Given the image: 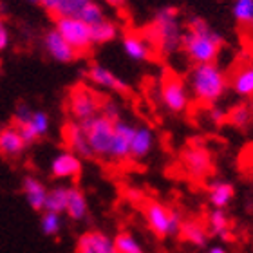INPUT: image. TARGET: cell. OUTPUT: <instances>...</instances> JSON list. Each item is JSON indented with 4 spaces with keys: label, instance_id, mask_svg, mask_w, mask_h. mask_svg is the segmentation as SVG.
I'll use <instances>...</instances> for the list:
<instances>
[{
    "label": "cell",
    "instance_id": "cell-35",
    "mask_svg": "<svg viewBox=\"0 0 253 253\" xmlns=\"http://www.w3.org/2000/svg\"><path fill=\"white\" fill-rule=\"evenodd\" d=\"M16 128H18V132H20V136L24 137V141L27 143V145H33V143H37L38 139H40V134L37 132V128L31 125V123H20V125H15Z\"/></svg>",
    "mask_w": 253,
    "mask_h": 253
},
{
    "label": "cell",
    "instance_id": "cell-24",
    "mask_svg": "<svg viewBox=\"0 0 253 253\" xmlns=\"http://www.w3.org/2000/svg\"><path fill=\"white\" fill-rule=\"evenodd\" d=\"M235 197V190L228 181H213L208 188V199L213 208H226Z\"/></svg>",
    "mask_w": 253,
    "mask_h": 253
},
{
    "label": "cell",
    "instance_id": "cell-21",
    "mask_svg": "<svg viewBox=\"0 0 253 253\" xmlns=\"http://www.w3.org/2000/svg\"><path fill=\"white\" fill-rule=\"evenodd\" d=\"M179 237L186 243H190L192 246H197V248H205L208 244V239H210V233H208V228L205 224H201L199 221H183L179 230Z\"/></svg>",
    "mask_w": 253,
    "mask_h": 253
},
{
    "label": "cell",
    "instance_id": "cell-5",
    "mask_svg": "<svg viewBox=\"0 0 253 253\" xmlns=\"http://www.w3.org/2000/svg\"><path fill=\"white\" fill-rule=\"evenodd\" d=\"M87 139H89V147L94 154V158H111V147H112V136H114V122L109 118L92 116L89 120L82 122Z\"/></svg>",
    "mask_w": 253,
    "mask_h": 253
},
{
    "label": "cell",
    "instance_id": "cell-11",
    "mask_svg": "<svg viewBox=\"0 0 253 253\" xmlns=\"http://www.w3.org/2000/svg\"><path fill=\"white\" fill-rule=\"evenodd\" d=\"M122 45L126 56L130 60H134V62H148L156 54V49H154V45L150 43V40H148L147 35L143 31L126 33L122 40Z\"/></svg>",
    "mask_w": 253,
    "mask_h": 253
},
{
    "label": "cell",
    "instance_id": "cell-1",
    "mask_svg": "<svg viewBox=\"0 0 253 253\" xmlns=\"http://www.w3.org/2000/svg\"><path fill=\"white\" fill-rule=\"evenodd\" d=\"M222 47V37L213 31L208 22L203 18H190L186 24V31L183 33L181 49L185 51L194 63H211L215 62Z\"/></svg>",
    "mask_w": 253,
    "mask_h": 253
},
{
    "label": "cell",
    "instance_id": "cell-9",
    "mask_svg": "<svg viewBox=\"0 0 253 253\" xmlns=\"http://www.w3.org/2000/svg\"><path fill=\"white\" fill-rule=\"evenodd\" d=\"M181 161H183L186 174L192 175L194 179H205L213 167L210 152L201 145H190L188 148H185L181 154Z\"/></svg>",
    "mask_w": 253,
    "mask_h": 253
},
{
    "label": "cell",
    "instance_id": "cell-15",
    "mask_svg": "<svg viewBox=\"0 0 253 253\" xmlns=\"http://www.w3.org/2000/svg\"><path fill=\"white\" fill-rule=\"evenodd\" d=\"M82 174V158L71 150H63L51 161V175L54 179H78Z\"/></svg>",
    "mask_w": 253,
    "mask_h": 253
},
{
    "label": "cell",
    "instance_id": "cell-38",
    "mask_svg": "<svg viewBox=\"0 0 253 253\" xmlns=\"http://www.w3.org/2000/svg\"><path fill=\"white\" fill-rule=\"evenodd\" d=\"M9 45V29L5 26V22L0 18V51H5Z\"/></svg>",
    "mask_w": 253,
    "mask_h": 253
},
{
    "label": "cell",
    "instance_id": "cell-25",
    "mask_svg": "<svg viewBox=\"0 0 253 253\" xmlns=\"http://www.w3.org/2000/svg\"><path fill=\"white\" fill-rule=\"evenodd\" d=\"M67 201H69V186H56V188L49 190L47 199L43 211H54V213H65L67 211Z\"/></svg>",
    "mask_w": 253,
    "mask_h": 253
},
{
    "label": "cell",
    "instance_id": "cell-13",
    "mask_svg": "<svg viewBox=\"0 0 253 253\" xmlns=\"http://www.w3.org/2000/svg\"><path fill=\"white\" fill-rule=\"evenodd\" d=\"M43 47H45V51H47V54L51 58L60 63H73L74 60L80 56V54L71 47V43H69L54 27L49 29V31L43 35Z\"/></svg>",
    "mask_w": 253,
    "mask_h": 253
},
{
    "label": "cell",
    "instance_id": "cell-26",
    "mask_svg": "<svg viewBox=\"0 0 253 253\" xmlns=\"http://www.w3.org/2000/svg\"><path fill=\"white\" fill-rule=\"evenodd\" d=\"M92 0H58V4L54 7L53 16L54 18H80L82 13L85 11V7L90 4Z\"/></svg>",
    "mask_w": 253,
    "mask_h": 253
},
{
    "label": "cell",
    "instance_id": "cell-33",
    "mask_svg": "<svg viewBox=\"0 0 253 253\" xmlns=\"http://www.w3.org/2000/svg\"><path fill=\"white\" fill-rule=\"evenodd\" d=\"M29 123L37 128V132L40 134V137L45 136V134L49 132V126H51L49 116L43 111H33V116H31V120H29Z\"/></svg>",
    "mask_w": 253,
    "mask_h": 253
},
{
    "label": "cell",
    "instance_id": "cell-20",
    "mask_svg": "<svg viewBox=\"0 0 253 253\" xmlns=\"http://www.w3.org/2000/svg\"><path fill=\"white\" fill-rule=\"evenodd\" d=\"M233 92L241 98H252L253 96V63H244L233 73L230 80Z\"/></svg>",
    "mask_w": 253,
    "mask_h": 253
},
{
    "label": "cell",
    "instance_id": "cell-12",
    "mask_svg": "<svg viewBox=\"0 0 253 253\" xmlns=\"http://www.w3.org/2000/svg\"><path fill=\"white\" fill-rule=\"evenodd\" d=\"M63 141L67 145V150L74 152L76 156H80V158H85V159L94 158V154H92V150H90V147H89V139H87V134H85L82 123L74 122V120L65 123V125H63Z\"/></svg>",
    "mask_w": 253,
    "mask_h": 253
},
{
    "label": "cell",
    "instance_id": "cell-16",
    "mask_svg": "<svg viewBox=\"0 0 253 253\" xmlns=\"http://www.w3.org/2000/svg\"><path fill=\"white\" fill-rule=\"evenodd\" d=\"M136 126L130 123L118 120L114 122V136H112V147H111V158L123 161L130 158V143L134 137Z\"/></svg>",
    "mask_w": 253,
    "mask_h": 253
},
{
    "label": "cell",
    "instance_id": "cell-23",
    "mask_svg": "<svg viewBox=\"0 0 253 253\" xmlns=\"http://www.w3.org/2000/svg\"><path fill=\"white\" fill-rule=\"evenodd\" d=\"M71 221H84L87 213H89V203L87 197L78 186H71L69 188V201H67V211Z\"/></svg>",
    "mask_w": 253,
    "mask_h": 253
},
{
    "label": "cell",
    "instance_id": "cell-29",
    "mask_svg": "<svg viewBox=\"0 0 253 253\" xmlns=\"http://www.w3.org/2000/svg\"><path fill=\"white\" fill-rule=\"evenodd\" d=\"M226 118L233 126H237V128H246L253 120V112L248 105L241 103V105L233 107L232 111L226 114Z\"/></svg>",
    "mask_w": 253,
    "mask_h": 253
},
{
    "label": "cell",
    "instance_id": "cell-6",
    "mask_svg": "<svg viewBox=\"0 0 253 253\" xmlns=\"http://www.w3.org/2000/svg\"><path fill=\"white\" fill-rule=\"evenodd\" d=\"M101 96H98L92 89L85 85H76L71 89L67 98V111L71 120L74 122H85L92 116L100 114Z\"/></svg>",
    "mask_w": 253,
    "mask_h": 253
},
{
    "label": "cell",
    "instance_id": "cell-43",
    "mask_svg": "<svg viewBox=\"0 0 253 253\" xmlns=\"http://www.w3.org/2000/svg\"><path fill=\"white\" fill-rule=\"evenodd\" d=\"M250 26H252V27H253V18H252V22H250Z\"/></svg>",
    "mask_w": 253,
    "mask_h": 253
},
{
    "label": "cell",
    "instance_id": "cell-3",
    "mask_svg": "<svg viewBox=\"0 0 253 253\" xmlns=\"http://www.w3.org/2000/svg\"><path fill=\"white\" fill-rule=\"evenodd\" d=\"M154 45L156 53L170 54L177 51L183 42V29H181L179 13L175 7H163L156 13V18L147 31H143Z\"/></svg>",
    "mask_w": 253,
    "mask_h": 253
},
{
    "label": "cell",
    "instance_id": "cell-2",
    "mask_svg": "<svg viewBox=\"0 0 253 253\" xmlns=\"http://www.w3.org/2000/svg\"><path fill=\"white\" fill-rule=\"evenodd\" d=\"M188 87L199 103L213 105L221 100L228 89V78L215 62L195 63L190 71Z\"/></svg>",
    "mask_w": 253,
    "mask_h": 253
},
{
    "label": "cell",
    "instance_id": "cell-22",
    "mask_svg": "<svg viewBox=\"0 0 253 253\" xmlns=\"http://www.w3.org/2000/svg\"><path fill=\"white\" fill-rule=\"evenodd\" d=\"M208 233L215 235L221 241L228 243L232 241V230H230V219L222 208H213L208 213Z\"/></svg>",
    "mask_w": 253,
    "mask_h": 253
},
{
    "label": "cell",
    "instance_id": "cell-32",
    "mask_svg": "<svg viewBox=\"0 0 253 253\" xmlns=\"http://www.w3.org/2000/svg\"><path fill=\"white\" fill-rule=\"evenodd\" d=\"M80 20H84L85 24H89V26H94V24H100L101 20H105V13L101 9V5L96 4L94 0H92V2L85 7L84 13H82Z\"/></svg>",
    "mask_w": 253,
    "mask_h": 253
},
{
    "label": "cell",
    "instance_id": "cell-4",
    "mask_svg": "<svg viewBox=\"0 0 253 253\" xmlns=\"http://www.w3.org/2000/svg\"><path fill=\"white\" fill-rule=\"evenodd\" d=\"M143 215H145V221L154 235L161 239L179 235L183 219L177 210H172L154 199H147L143 203Z\"/></svg>",
    "mask_w": 253,
    "mask_h": 253
},
{
    "label": "cell",
    "instance_id": "cell-37",
    "mask_svg": "<svg viewBox=\"0 0 253 253\" xmlns=\"http://www.w3.org/2000/svg\"><path fill=\"white\" fill-rule=\"evenodd\" d=\"M125 197L128 201H132V203H145L147 201V197H145V192L143 190H139V188H134V186H128V188H125Z\"/></svg>",
    "mask_w": 253,
    "mask_h": 253
},
{
    "label": "cell",
    "instance_id": "cell-10",
    "mask_svg": "<svg viewBox=\"0 0 253 253\" xmlns=\"http://www.w3.org/2000/svg\"><path fill=\"white\" fill-rule=\"evenodd\" d=\"M87 78L100 89H107L111 92H116L120 96L130 94V87L125 80H122L118 74H114L112 71H109L107 67L100 65V63H92L87 69Z\"/></svg>",
    "mask_w": 253,
    "mask_h": 253
},
{
    "label": "cell",
    "instance_id": "cell-31",
    "mask_svg": "<svg viewBox=\"0 0 253 253\" xmlns=\"http://www.w3.org/2000/svg\"><path fill=\"white\" fill-rule=\"evenodd\" d=\"M233 16L239 24L250 26L253 18V0H235L233 2Z\"/></svg>",
    "mask_w": 253,
    "mask_h": 253
},
{
    "label": "cell",
    "instance_id": "cell-39",
    "mask_svg": "<svg viewBox=\"0 0 253 253\" xmlns=\"http://www.w3.org/2000/svg\"><path fill=\"white\" fill-rule=\"evenodd\" d=\"M31 4H40L43 7V9L47 11L49 15H53L54 7H56V4H58V0H29Z\"/></svg>",
    "mask_w": 253,
    "mask_h": 253
},
{
    "label": "cell",
    "instance_id": "cell-17",
    "mask_svg": "<svg viewBox=\"0 0 253 253\" xmlns=\"http://www.w3.org/2000/svg\"><path fill=\"white\" fill-rule=\"evenodd\" d=\"M27 147L29 145L24 141V137L20 136L18 128L13 123L0 128V156L2 158H20Z\"/></svg>",
    "mask_w": 253,
    "mask_h": 253
},
{
    "label": "cell",
    "instance_id": "cell-18",
    "mask_svg": "<svg viewBox=\"0 0 253 253\" xmlns=\"http://www.w3.org/2000/svg\"><path fill=\"white\" fill-rule=\"evenodd\" d=\"M22 192L26 195L27 205L31 206L35 211H43L45 206V199H47V192L42 181L37 179L35 175H26L22 181Z\"/></svg>",
    "mask_w": 253,
    "mask_h": 253
},
{
    "label": "cell",
    "instance_id": "cell-41",
    "mask_svg": "<svg viewBox=\"0 0 253 253\" xmlns=\"http://www.w3.org/2000/svg\"><path fill=\"white\" fill-rule=\"evenodd\" d=\"M105 2L109 5H112V7H122L125 4V0H105Z\"/></svg>",
    "mask_w": 253,
    "mask_h": 253
},
{
    "label": "cell",
    "instance_id": "cell-36",
    "mask_svg": "<svg viewBox=\"0 0 253 253\" xmlns=\"http://www.w3.org/2000/svg\"><path fill=\"white\" fill-rule=\"evenodd\" d=\"M33 111L27 103H18L15 109V114H13V125H20V123H27L31 120Z\"/></svg>",
    "mask_w": 253,
    "mask_h": 253
},
{
    "label": "cell",
    "instance_id": "cell-27",
    "mask_svg": "<svg viewBox=\"0 0 253 253\" xmlns=\"http://www.w3.org/2000/svg\"><path fill=\"white\" fill-rule=\"evenodd\" d=\"M90 37L94 45H101V43H109L118 37V26L111 20H101L100 24L90 26Z\"/></svg>",
    "mask_w": 253,
    "mask_h": 253
},
{
    "label": "cell",
    "instance_id": "cell-30",
    "mask_svg": "<svg viewBox=\"0 0 253 253\" xmlns=\"http://www.w3.org/2000/svg\"><path fill=\"white\" fill-rule=\"evenodd\" d=\"M40 228L42 233L47 237H56L62 230V215L54 213V211H42L40 217Z\"/></svg>",
    "mask_w": 253,
    "mask_h": 253
},
{
    "label": "cell",
    "instance_id": "cell-40",
    "mask_svg": "<svg viewBox=\"0 0 253 253\" xmlns=\"http://www.w3.org/2000/svg\"><path fill=\"white\" fill-rule=\"evenodd\" d=\"M211 120L215 123H221L224 118H226V114H224V111H221V109H211Z\"/></svg>",
    "mask_w": 253,
    "mask_h": 253
},
{
    "label": "cell",
    "instance_id": "cell-28",
    "mask_svg": "<svg viewBox=\"0 0 253 253\" xmlns=\"http://www.w3.org/2000/svg\"><path fill=\"white\" fill-rule=\"evenodd\" d=\"M114 248L116 253H145L141 244L130 232H120L114 237Z\"/></svg>",
    "mask_w": 253,
    "mask_h": 253
},
{
    "label": "cell",
    "instance_id": "cell-8",
    "mask_svg": "<svg viewBox=\"0 0 253 253\" xmlns=\"http://www.w3.org/2000/svg\"><path fill=\"white\" fill-rule=\"evenodd\" d=\"M161 101L174 114L185 112L190 105V92L185 80L174 73L165 74V78L161 80Z\"/></svg>",
    "mask_w": 253,
    "mask_h": 253
},
{
    "label": "cell",
    "instance_id": "cell-19",
    "mask_svg": "<svg viewBox=\"0 0 253 253\" xmlns=\"http://www.w3.org/2000/svg\"><path fill=\"white\" fill-rule=\"evenodd\" d=\"M154 147V134L148 126H136L134 137L130 143V159L141 161L150 154Z\"/></svg>",
    "mask_w": 253,
    "mask_h": 253
},
{
    "label": "cell",
    "instance_id": "cell-34",
    "mask_svg": "<svg viewBox=\"0 0 253 253\" xmlns=\"http://www.w3.org/2000/svg\"><path fill=\"white\" fill-rule=\"evenodd\" d=\"M100 114L101 116L109 118V120H112V122L122 120V118H120V105H118L114 100H111V98H101Z\"/></svg>",
    "mask_w": 253,
    "mask_h": 253
},
{
    "label": "cell",
    "instance_id": "cell-14",
    "mask_svg": "<svg viewBox=\"0 0 253 253\" xmlns=\"http://www.w3.org/2000/svg\"><path fill=\"white\" fill-rule=\"evenodd\" d=\"M76 253H116L114 239L100 230H89L76 241Z\"/></svg>",
    "mask_w": 253,
    "mask_h": 253
},
{
    "label": "cell",
    "instance_id": "cell-42",
    "mask_svg": "<svg viewBox=\"0 0 253 253\" xmlns=\"http://www.w3.org/2000/svg\"><path fill=\"white\" fill-rule=\"evenodd\" d=\"M208 253H226V250L222 248V246H211Z\"/></svg>",
    "mask_w": 253,
    "mask_h": 253
},
{
    "label": "cell",
    "instance_id": "cell-7",
    "mask_svg": "<svg viewBox=\"0 0 253 253\" xmlns=\"http://www.w3.org/2000/svg\"><path fill=\"white\" fill-rule=\"evenodd\" d=\"M54 29L71 43V47L78 54L89 53L94 45L90 37V26L80 18H67V16L54 18Z\"/></svg>",
    "mask_w": 253,
    "mask_h": 253
}]
</instances>
